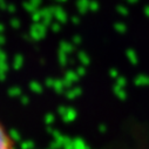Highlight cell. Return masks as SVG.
I'll return each instance as SVG.
<instances>
[{"instance_id":"obj_1","label":"cell","mask_w":149,"mask_h":149,"mask_svg":"<svg viewBox=\"0 0 149 149\" xmlns=\"http://www.w3.org/2000/svg\"><path fill=\"white\" fill-rule=\"evenodd\" d=\"M0 149H17L14 139L1 121H0Z\"/></svg>"}]
</instances>
